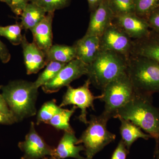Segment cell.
Masks as SVG:
<instances>
[{"label":"cell","instance_id":"1","mask_svg":"<svg viewBox=\"0 0 159 159\" xmlns=\"http://www.w3.org/2000/svg\"><path fill=\"white\" fill-rule=\"evenodd\" d=\"M114 118L128 120L150 135L156 142L154 157L159 152V109L152 104V95L137 93L117 111Z\"/></svg>","mask_w":159,"mask_h":159},{"label":"cell","instance_id":"2","mask_svg":"<svg viewBox=\"0 0 159 159\" xmlns=\"http://www.w3.org/2000/svg\"><path fill=\"white\" fill-rule=\"evenodd\" d=\"M38 89L34 82L22 80L0 86L2 95L16 122L36 115Z\"/></svg>","mask_w":159,"mask_h":159},{"label":"cell","instance_id":"3","mask_svg":"<svg viewBox=\"0 0 159 159\" xmlns=\"http://www.w3.org/2000/svg\"><path fill=\"white\" fill-rule=\"evenodd\" d=\"M127 58L111 51H101L88 66L91 84L102 91L109 83L126 72Z\"/></svg>","mask_w":159,"mask_h":159},{"label":"cell","instance_id":"4","mask_svg":"<svg viewBox=\"0 0 159 159\" xmlns=\"http://www.w3.org/2000/svg\"><path fill=\"white\" fill-rule=\"evenodd\" d=\"M126 73L137 93H159V62L148 57L130 55Z\"/></svg>","mask_w":159,"mask_h":159},{"label":"cell","instance_id":"5","mask_svg":"<svg viewBox=\"0 0 159 159\" xmlns=\"http://www.w3.org/2000/svg\"><path fill=\"white\" fill-rule=\"evenodd\" d=\"M110 119L103 113L99 116L91 115L88 126L79 139V144H82L85 148V159H93L105 146L115 141L116 135L109 131L107 127Z\"/></svg>","mask_w":159,"mask_h":159},{"label":"cell","instance_id":"6","mask_svg":"<svg viewBox=\"0 0 159 159\" xmlns=\"http://www.w3.org/2000/svg\"><path fill=\"white\" fill-rule=\"evenodd\" d=\"M135 91L126 72L109 83L102 91L100 100L104 102L103 114L110 119L133 98Z\"/></svg>","mask_w":159,"mask_h":159},{"label":"cell","instance_id":"7","mask_svg":"<svg viewBox=\"0 0 159 159\" xmlns=\"http://www.w3.org/2000/svg\"><path fill=\"white\" fill-rule=\"evenodd\" d=\"M90 84V81L88 79L83 85L77 88H74L70 85L67 86V89L59 106L60 107H62L74 105L80 109L81 112L78 119L85 125L88 123L87 119V109L91 108L94 110V100L101 98V95L96 97L93 95L89 89Z\"/></svg>","mask_w":159,"mask_h":159},{"label":"cell","instance_id":"8","mask_svg":"<svg viewBox=\"0 0 159 159\" xmlns=\"http://www.w3.org/2000/svg\"><path fill=\"white\" fill-rule=\"evenodd\" d=\"M88 66V65L75 58L67 63L53 79L42 86L43 90L46 93H52L68 86L72 81L87 75Z\"/></svg>","mask_w":159,"mask_h":159},{"label":"cell","instance_id":"9","mask_svg":"<svg viewBox=\"0 0 159 159\" xmlns=\"http://www.w3.org/2000/svg\"><path fill=\"white\" fill-rule=\"evenodd\" d=\"M101 51H111L128 57L130 56L133 40L112 23L99 37Z\"/></svg>","mask_w":159,"mask_h":159},{"label":"cell","instance_id":"10","mask_svg":"<svg viewBox=\"0 0 159 159\" xmlns=\"http://www.w3.org/2000/svg\"><path fill=\"white\" fill-rule=\"evenodd\" d=\"M18 146L24 152L21 159H50L54 151L38 134L32 122L25 141L20 142Z\"/></svg>","mask_w":159,"mask_h":159},{"label":"cell","instance_id":"11","mask_svg":"<svg viewBox=\"0 0 159 159\" xmlns=\"http://www.w3.org/2000/svg\"><path fill=\"white\" fill-rule=\"evenodd\" d=\"M112 23L118 26L132 39H140L146 37L151 29L145 19L135 13H129L114 17Z\"/></svg>","mask_w":159,"mask_h":159},{"label":"cell","instance_id":"12","mask_svg":"<svg viewBox=\"0 0 159 159\" xmlns=\"http://www.w3.org/2000/svg\"><path fill=\"white\" fill-rule=\"evenodd\" d=\"M115 17L107 0H102L96 10L91 12L90 21L85 34L100 37Z\"/></svg>","mask_w":159,"mask_h":159},{"label":"cell","instance_id":"13","mask_svg":"<svg viewBox=\"0 0 159 159\" xmlns=\"http://www.w3.org/2000/svg\"><path fill=\"white\" fill-rule=\"evenodd\" d=\"M21 45L27 74H37L48 64L44 52L34 42L29 43L25 34H23Z\"/></svg>","mask_w":159,"mask_h":159},{"label":"cell","instance_id":"14","mask_svg":"<svg viewBox=\"0 0 159 159\" xmlns=\"http://www.w3.org/2000/svg\"><path fill=\"white\" fill-rule=\"evenodd\" d=\"M79 144V139L76 138L74 131H65L50 159H64L69 157L85 159L80 154V152L85 150L84 146L82 145H78Z\"/></svg>","mask_w":159,"mask_h":159},{"label":"cell","instance_id":"15","mask_svg":"<svg viewBox=\"0 0 159 159\" xmlns=\"http://www.w3.org/2000/svg\"><path fill=\"white\" fill-rule=\"evenodd\" d=\"M130 55L148 57L159 62V34L151 30L146 37L133 40Z\"/></svg>","mask_w":159,"mask_h":159},{"label":"cell","instance_id":"16","mask_svg":"<svg viewBox=\"0 0 159 159\" xmlns=\"http://www.w3.org/2000/svg\"><path fill=\"white\" fill-rule=\"evenodd\" d=\"M76 58L87 65L91 63L101 51L100 39L96 35H85L74 45Z\"/></svg>","mask_w":159,"mask_h":159},{"label":"cell","instance_id":"17","mask_svg":"<svg viewBox=\"0 0 159 159\" xmlns=\"http://www.w3.org/2000/svg\"><path fill=\"white\" fill-rule=\"evenodd\" d=\"M54 12H48L43 19L30 30L33 37V42L44 52L53 45L52 24Z\"/></svg>","mask_w":159,"mask_h":159},{"label":"cell","instance_id":"18","mask_svg":"<svg viewBox=\"0 0 159 159\" xmlns=\"http://www.w3.org/2000/svg\"><path fill=\"white\" fill-rule=\"evenodd\" d=\"M121 122L120 133L122 139L126 148L130 150L133 144L138 139H142L147 140L151 136L148 134L143 132L141 129L128 120L119 118Z\"/></svg>","mask_w":159,"mask_h":159},{"label":"cell","instance_id":"19","mask_svg":"<svg viewBox=\"0 0 159 159\" xmlns=\"http://www.w3.org/2000/svg\"><path fill=\"white\" fill-rule=\"evenodd\" d=\"M47 13L44 9L36 4L29 3L20 16V23L23 29L31 30L43 19Z\"/></svg>","mask_w":159,"mask_h":159},{"label":"cell","instance_id":"20","mask_svg":"<svg viewBox=\"0 0 159 159\" xmlns=\"http://www.w3.org/2000/svg\"><path fill=\"white\" fill-rule=\"evenodd\" d=\"M45 54L48 64L51 61L68 63L76 58V51L74 45H53L45 52Z\"/></svg>","mask_w":159,"mask_h":159},{"label":"cell","instance_id":"21","mask_svg":"<svg viewBox=\"0 0 159 159\" xmlns=\"http://www.w3.org/2000/svg\"><path fill=\"white\" fill-rule=\"evenodd\" d=\"M77 108V107L74 106L70 110L62 109L46 124L52 125L58 130H62L64 132H74V129L70 125V121Z\"/></svg>","mask_w":159,"mask_h":159},{"label":"cell","instance_id":"22","mask_svg":"<svg viewBox=\"0 0 159 159\" xmlns=\"http://www.w3.org/2000/svg\"><path fill=\"white\" fill-rule=\"evenodd\" d=\"M66 64L55 61H50L46 66L44 70L34 82L35 86L39 89L53 79Z\"/></svg>","mask_w":159,"mask_h":159},{"label":"cell","instance_id":"23","mask_svg":"<svg viewBox=\"0 0 159 159\" xmlns=\"http://www.w3.org/2000/svg\"><path fill=\"white\" fill-rule=\"evenodd\" d=\"M22 26L18 22L11 25L0 26V35L6 38L13 45H19L22 41Z\"/></svg>","mask_w":159,"mask_h":159},{"label":"cell","instance_id":"24","mask_svg":"<svg viewBox=\"0 0 159 159\" xmlns=\"http://www.w3.org/2000/svg\"><path fill=\"white\" fill-rule=\"evenodd\" d=\"M62 108L56 104L55 99H52L43 104L38 113L36 124L43 122L47 123L54 116L58 113Z\"/></svg>","mask_w":159,"mask_h":159},{"label":"cell","instance_id":"25","mask_svg":"<svg viewBox=\"0 0 159 159\" xmlns=\"http://www.w3.org/2000/svg\"><path fill=\"white\" fill-rule=\"evenodd\" d=\"M114 16L135 13L134 0H107Z\"/></svg>","mask_w":159,"mask_h":159},{"label":"cell","instance_id":"26","mask_svg":"<svg viewBox=\"0 0 159 159\" xmlns=\"http://www.w3.org/2000/svg\"><path fill=\"white\" fill-rule=\"evenodd\" d=\"M135 13L146 19L150 13L159 6V0H134Z\"/></svg>","mask_w":159,"mask_h":159},{"label":"cell","instance_id":"27","mask_svg":"<svg viewBox=\"0 0 159 159\" xmlns=\"http://www.w3.org/2000/svg\"><path fill=\"white\" fill-rule=\"evenodd\" d=\"M71 2V0H30V2L41 7L47 13L64 9L70 6Z\"/></svg>","mask_w":159,"mask_h":159},{"label":"cell","instance_id":"28","mask_svg":"<svg viewBox=\"0 0 159 159\" xmlns=\"http://www.w3.org/2000/svg\"><path fill=\"white\" fill-rule=\"evenodd\" d=\"M151 30L159 34V6L146 18Z\"/></svg>","mask_w":159,"mask_h":159},{"label":"cell","instance_id":"29","mask_svg":"<svg viewBox=\"0 0 159 159\" xmlns=\"http://www.w3.org/2000/svg\"><path fill=\"white\" fill-rule=\"evenodd\" d=\"M30 0H11L10 8L11 11L17 16H20L23 11Z\"/></svg>","mask_w":159,"mask_h":159},{"label":"cell","instance_id":"30","mask_svg":"<svg viewBox=\"0 0 159 159\" xmlns=\"http://www.w3.org/2000/svg\"><path fill=\"white\" fill-rule=\"evenodd\" d=\"M129 152L124 142L121 140L112 155L111 159H126Z\"/></svg>","mask_w":159,"mask_h":159},{"label":"cell","instance_id":"31","mask_svg":"<svg viewBox=\"0 0 159 159\" xmlns=\"http://www.w3.org/2000/svg\"><path fill=\"white\" fill-rule=\"evenodd\" d=\"M11 55L6 45L0 40V60L3 63H7L11 59Z\"/></svg>","mask_w":159,"mask_h":159},{"label":"cell","instance_id":"32","mask_svg":"<svg viewBox=\"0 0 159 159\" xmlns=\"http://www.w3.org/2000/svg\"><path fill=\"white\" fill-rule=\"evenodd\" d=\"M16 122L14 117L11 115L5 113L0 111V124L11 125Z\"/></svg>","mask_w":159,"mask_h":159},{"label":"cell","instance_id":"33","mask_svg":"<svg viewBox=\"0 0 159 159\" xmlns=\"http://www.w3.org/2000/svg\"><path fill=\"white\" fill-rule=\"evenodd\" d=\"M0 111L9 115H12L9 106L2 93H0Z\"/></svg>","mask_w":159,"mask_h":159},{"label":"cell","instance_id":"34","mask_svg":"<svg viewBox=\"0 0 159 159\" xmlns=\"http://www.w3.org/2000/svg\"><path fill=\"white\" fill-rule=\"evenodd\" d=\"M88 2L89 10L92 12L98 8L102 0H87Z\"/></svg>","mask_w":159,"mask_h":159},{"label":"cell","instance_id":"35","mask_svg":"<svg viewBox=\"0 0 159 159\" xmlns=\"http://www.w3.org/2000/svg\"><path fill=\"white\" fill-rule=\"evenodd\" d=\"M0 2L6 3L9 7H10L11 5V0H0Z\"/></svg>","mask_w":159,"mask_h":159},{"label":"cell","instance_id":"36","mask_svg":"<svg viewBox=\"0 0 159 159\" xmlns=\"http://www.w3.org/2000/svg\"><path fill=\"white\" fill-rule=\"evenodd\" d=\"M156 157H157V159H159V152L157 154V155L156 156Z\"/></svg>","mask_w":159,"mask_h":159},{"label":"cell","instance_id":"37","mask_svg":"<svg viewBox=\"0 0 159 159\" xmlns=\"http://www.w3.org/2000/svg\"></svg>","mask_w":159,"mask_h":159}]
</instances>
